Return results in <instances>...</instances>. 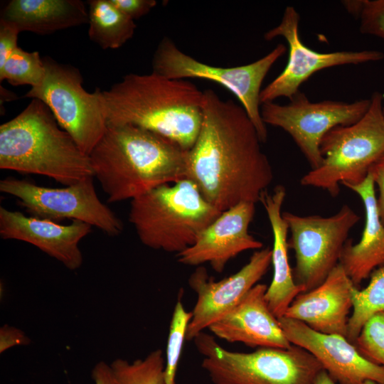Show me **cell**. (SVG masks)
Masks as SVG:
<instances>
[{"instance_id": "1", "label": "cell", "mask_w": 384, "mask_h": 384, "mask_svg": "<svg viewBox=\"0 0 384 384\" xmlns=\"http://www.w3.org/2000/svg\"><path fill=\"white\" fill-rule=\"evenodd\" d=\"M203 119L187 151V178L220 212L242 202L256 203L274 178L261 139L241 105L203 91Z\"/></svg>"}, {"instance_id": "2", "label": "cell", "mask_w": 384, "mask_h": 384, "mask_svg": "<svg viewBox=\"0 0 384 384\" xmlns=\"http://www.w3.org/2000/svg\"><path fill=\"white\" fill-rule=\"evenodd\" d=\"M89 156L93 176L110 203L187 178V151L131 124H107Z\"/></svg>"}, {"instance_id": "3", "label": "cell", "mask_w": 384, "mask_h": 384, "mask_svg": "<svg viewBox=\"0 0 384 384\" xmlns=\"http://www.w3.org/2000/svg\"><path fill=\"white\" fill-rule=\"evenodd\" d=\"M107 124H131L188 151L200 132L203 91L185 79L128 74L102 91Z\"/></svg>"}, {"instance_id": "4", "label": "cell", "mask_w": 384, "mask_h": 384, "mask_svg": "<svg viewBox=\"0 0 384 384\" xmlns=\"http://www.w3.org/2000/svg\"><path fill=\"white\" fill-rule=\"evenodd\" d=\"M0 169L46 176L64 186L93 176L89 155L36 98L1 124Z\"/></svg>"}, {"instance_id": "5", "label": "cell", "mask_w": 384, "mask_h": 384, "mask_svg": "<svg viewBox=\"0 0 384 384\" xmlns=\"http://www.w3.org/2000/svg\"><path fill=\"white\" fill-rule=\"evenodd\" d=\"M221 213L190 179L161 185L131 201L129 221L144 245L177 254Z\"/></svg>"}, {"instance_id": "6", "label": "cell", "mask_w": 384, "mask_h": 384, "mask_svg": "<svg viewBox=\"0 0 384 384\" xmlns=\"http://www.w3.org/2000/svg\"><path fill=\"white\" fill-rule=\"evenodd\" d=\"M383 99L382 93L374 92L368 111L358 122L337 126L324 136L322 164L302 177V186L319 188L336 197L340 183L356 185L366 178L384 156Z\"/></svg>"}, {"instance_id": "7", "label": "cell", "mask_w": 384, "mask_h": 384, "mask_svg": "<svg viewBox=\"0 0 384 384\" xmlns=\"http://www.w3.org/2000/svg\"><path fill=\"white\" fill-rule=\"evenodd\" d=\"M193 341L213 384H314L323 370L310 353L295 345L241 353L225 349L203 331Z\"/></svg>"}, {"instance_id": "8", "label": "cell", "mask_w": 384, "mask_h": 384, "mask_svg": "<svg viewBox=\"0 0 384 384\" xmlns=\"http://www.w3.org/2000/svg\"><path fill=\"white\" fill-rule=\"evenodd\" d=\"M286 52L287 47L279 43L251 63L225 68L204 63L185 53L171 39L164 37L154 54L152 72L170 79L199 78L223 86L240 101L262 143H265L267 129L260 113L261 87L271 68Z\"/></svg>"}, {"instance_id": "9", "label": "cell", "mask_w": 384, "mask_h": 384, "mask_svg": "<svg viewBox=\"0 0 384 384\" xmlns=\"http://www.w3.org/2000/svg\"><path fill=\"white\" fill-rule=\"evenodd\" d=\"M43 61L46 77L43 84L31 88L23 97L43 101L60 127L89 155L107 127L102 91L96 88L94 92H87L75 67L59 63L50 57H45Z\"/></svg>"}, {"instance_id": "10", "label": "cell", "mask_w": 384, "mask_h": 384, "mask_svg": "<svg viewBox=\"0 0 384 384\" xmlns=\"http://www.w3.org/2000/svg\"><path fill=\"white\" fill-rule=\"evenodd\" d=\"M282 215L291 233L288 247L295 254L294 280L304 292L310 291L339 263L349 232L361 218L346 204L329 217L290 212Z\"/></svg>"}, {"instance_id": "11", "label": "cell", "mask_w": 384, "mask_h": 384, "mask_svg": "<svg viewBox=\"0 0 384 384\" xmlns=\"http://www.w3.org/2000/svg\"><path fill=\"white\" fill-rule=\"evenodd\" d=\"M93 180L89 176L63 188H50L8 177L0 181V191L15 197L31 216L55 222L80 220L117 236L123 231V224L100 200Z\"/></svg>"}, {"instance_id": "12", "label": "cell", "mask_w": 384, "mask_h": 384, "mask_svg": "<svg viewBox=\"0 0 384 384\" xmlns=\"http://www.w3.org/2000/svg\"><path fill=\"white\" fill-rule=\"evenodd\" d=\"M370 105V98L351 103L329 100L312 102L299 90L286 105L261 104L260 113L266 125L279 127L292 137L311 169H316L323 161L320 144L324 136L337 126L358 122Z\"/></svg>"}, {"instance_id": "13", "label": "cell", "mask_w": 384, "mask_h": 384, "mask_svg": "<svg viewBox=\"0 0 384 384\" xmlns=\"http://www.w3.org/2000/svg\"><path fill=\"white\" fill-rule=\"evenodd\" d=\"M300 16L291 6L284 9L280 23L264 35L266 41L282 37L288 44V60L284 69L265 88L262 89L260 103L274 102L284 97L291 100L299 91V87L315 73L328 68L358 65L379 61L383 52L374 50H342L319 53L302 42L299 32Z\"/></svg>"}, {"instance_id": "14", "label": "cell", "mask_w": 384, "mask_h": 384, "mask_svg": "<svg viewBox=\"0 0 384 384\" xmlns=\"http://www.w3.org/2000/svg\"><path fill=\"white\" fill-rule=\"evenodd\" d=\"M271 263L272 249L267 247L254 252L239 271L220 281L214 280L204 267L198 266L188 279L197 300L191 311L186 340L193 341L235 308L266 274Z\"/></svg>"}, {"instance_id": "15", "label": "cell", "mask_w": 384, "mask_h": 384, "mask_svg": "<svg viewBox=\"0 0 384 384\" xmlns=\"http://www.w3.org/2000/svg\"><path fill=\"white\" fill-rule=\"evenodd\" d=\"M278 320L290 343L310 353L337 384H384V368L364 358L346 337L318 332L284 316Z\"/></svg>"}, {"instance_id": "16", "label": "cell", "mask_w": 384, "mask_h": 384, "mask_svg": "<svg viewBox=\"0 0 384 384\" xmlns=\"http://www.w3.org/2000/svg\"><path fill=\"white\" fill-rule=\"evenodd\" d=\"M255 213V203H240L221 212L220 215L198 235L195 242L177 254L178 261L189 266L209 263L218 273L240 253L260 250L262 242L249 233Z\"/></svg>"}, {"instance_id": "17", "label": "cell", "mask_w": 384, "mask_h": 384, "mask_svg": "<svg viewBox=\"0 0 384 384\" xmlns=\"http://www.w3.org/2000/svg\"><path fill=\"white\" fill-rule=\"evenodd\" d=\"M92 226L80 220L69 225L26 216L21 212L0 207V236L30 243L70 270L78 269L83 257L80 240L91 231Z\"/></svg>"}, {"instance_id": "18", "label": "cell", "mask_w": 384, "mask_h": 384, "mask_svg": "<svg viewBox=\"0 0 384 384\" xmlns=\"http://www.w3.org/2000/svg\"><path fill=\"white\" fill-rule=\"evenodd\" d=\"M355 287L338 263L320 285L298 294L284 316L318 332L346 337Z\"/></svg>"}, {"instance_id": "19", "label": "cell", "mask_w": 384, "mask_h": 384, "mask_svg": "<svg viewBox=\"0 0 384 384\" xmlns=\"http://www.w3.org/2000/svg\"><path fill=\"white\" fill-rule=\"evenodd\" d=\"M267 285L257 283L235 308L210 325L209 330L219 338L250 347L289 348L292 344L267 303Z\"/></svg>"}, {"instance_id": "20", "label": "cell", "mask_w": 384, "mask_h": 384, "mask_svg": "<svg viewBox=\"0 0 384 384\" xmlns=\"http://www.w3.org/2000/svg\"><path fill=\"white\" fill-rule=\"evenodd\" d=\"M285 196L284 186L278 185L271 193L267 190L264 191L260 198L273 234V277L270 285L267 287L265 299L270 309L277 319L284 315L298 294L304 292V289L296 283L289 262V227L281 211Z\"/></svg>"}, {"instance_id": "21", "label": "cell", "mask_w": 384, "mask_h": 384, "mask_svg": "<svg viewBox=\"0 0 384 384\" xmlns=\"http://www.w3.org/2000/svg\"><path fill=\"white\" fill-rule=\"evenodd\" d=\"M345 186L360 196L366 212V225L360 242L353 245L348 240L339 260L356 287L377 267L384 265V224L379 215L375 183L370 174L362 182Z\"/></svg>"}, {"instance_id": "22", "label": "cell", "mask_w": 384, "mask_h": 384, "mask_svg": "<svg viewBox=\"0 0 384 384\" xmlns=\"http://www.w3.org/2000/svg\"><path fill=\"white\" fill-rule=\"evenodd\" d=\"M1 19L20 32L46 35L88 23V10L80 0H11Z\"/></svg>"}, {"instance_id": "23", "label": "cell", "mask_w": 384, "mask_h": 384, "mask_svg": "<svg viewBox=\"0 0 384 384\" xmlns=\"http://www.w3.org/2000/svg\"><path fill=\"white\" fill-rule=\"evenodd\" d=\"M88 36L102 49H116L132 38L134 21L120 11L111 0L87 1Z\"/></svg>"}, {"instance_id": "24", "label": "cell", "mask_w": 384, "mask_h": 384, "mask_svg": "<svg viewBox=\"0 0 384 384\" xmlns=\"http://www.w3.org/2000/svg\"><path fill=\"white\" fill-rule=\"evenodd\" d=\"M368 284L352 291L353 311L349 317L347 339L353 343L365 323L374 314L384 311V265L371 273Z\"/></svg>"}, {"instance_id": "25", "label": "cell", "mask_w": 384, "mask_h": 384, "mask_svg": "<svg viewBox=\"0 0 384 384\" xmlns=\"http://www.w3.org/2000/svg\"><path fill=\"white\" fill-rule=\"evenodd\" d=\"M110 365L116 384H166V358L161 349L143 359L129 362L117 358Z\"/></svg>"}, {"instance_id": "26", "label": "cell", "mask_w": 384, "mask_h": 384, "mask_svg": "<svg viewBox=\"0 0 384 384\" xmlns=\"http://www.w3.org/2000/svg\"><path fill=\"white\" fill-rule=\"evenodd\" d=\"M46 77L43 58L38 51L28 52L17 47L0 67V80H6L12 85H28L40 87Z\"/></svg>"}, {"instance_id": "27", "label": "cell", "mask_w": 384, "mask_h": 384, "mask_svg": "<svg viewBox=\"0 0 384 384\" xmlns=\"http://www.w3.org/2000/svg\"><path fill=\"white\" fill-rule=\"evenodd\" d=\"M191 311H187L179 299L174 309L170 322L166 351V384H176L175 377L186 340L188 325L191 319Z\"/></svg>"}, {"instance_id": "28", "label": "cell", "mask_w": 384, "mask_h": 384, "mask_svg": "<svg viewBox=\"0 0 384 384\" xmlns=\"http://www.w3.org/2000/svg\"><path fill=\"white\" fill-rule=\"evenodd\" d=\"M353 343L364 358L384 368V311L365 323Z\"/></svg>"}, {"instance_id": "29", "label": "cell", "mask_w": 384, "mask_h": 384, "mask_svg": "<svg viewBox=\"0 0 384 384\" xmlns=\"http://www.w3.org/2000/svg\"><path fill=\"white\" fill-rule=\"evenodd\" d=\"M360 31L384 39V0H364Z\"/></svg>"}, {"instance_id": "30", "label": "cell", "mask_w": 384, "mask_h": 384, "mask_svg": "<svg viewBox=\"0 0 384 384\" xmlns=\"http://www.w3.org/2000/svg\"><path fill=\"white\" fill-rule=\"evenodd\" d=\"M19 33L14 26L0 19V67L18 47L17 39Z\"/></svg>"}, {"instance_id": "31", "label": "cell", "mask_w": 384, "mask_h": 384, "mask_svg": "<svg viewBox=\"0 0 384 384\" xmlns=\"http://www.w3.org/2000/svg\"><path fill=\"white\" fill-rule=\"evenodd\" d=\"M124 14L132 20L146 15L157 4L155 0H111Z\"/></svg>"}, {"instance_id": "32", "label": "cell", "mask_w": 384, "mask_h": 384, "mask_svg": "<svg viewBox=\"0 0 384 384\" xmlns=\"http://www.w3.org/2000/svg\"><path fill=\"white\" fill-rule=\"evenodd\" d=\"M0 352L15 346L26 345L29 338L19 329L4 325L0 330Z\"/></svg>"}, {"instance_id": "33", "label": "cell", "mask_w": 384, "mask_h": 384, "mask_svg": "<svg viewBox=\"0 0 384 384\" xmlns=\"http://www.w3.org/2000/svg\"><path fill=\"white\" fill-rule=\"evenodd\" d=\"M368 174L372 176L375 184L378 187V208L381 221L384 224V156L371 166Z\"/></svg>"}, {"instance_id": "34", "label": "cell", "mask_w": 384, "mask_h": 384, "mask_svg": "<svg viewBox=\"0 0 384 384\" xmlns=\"http://www.w3.org/2000/svg\"><path fill=\"white\" fill-rule=\"evenodd\" d=\"M91 375L95 384H116L110 365L105 361L94 366Z\"/></svg>"}, {"instance_id": "35", "label": "cell", "mask_w": 384, "mask_h": 384, "mask_svg": "<svg viewBox=\"0 0 384 384\" xmlns=\"http://www.w3.org/2000/svg\"><path fill=\"white\" fill-rule=\"evenodd\" d=\"M363 2L364 0L343 1H342V4L350 14L359 17L363 9Z\"/></svg>"}, {"instance_id": "36", "label": "cell", "mask_w": 384, "mask_h": 384, "mask_svg": "<svg viewBox=\"0 0 384 384\" xmlns=\"http://www.w3.org/2000/svg\"><path fill=\"white\" fill-rule=\"evenodd\" d=\"M314 384H337L324 369L318 374Z\"/></svg>"}, {"instance_id": "37", "label": "cell", "mask_w": 384, "mask_h": 384, "mask_svg": "<svg viewBox=\"0 0 384 384\" xmlns=\"http://www.w3.org/2000/svg\"><path fill=\"white\" fill-rule=\"evenodd\" d=\"M17 99V96L15 93L6 90L4 87H1V102L15 100Z\"/></svg>"}, {"instance_id": "38", "label": "cell", "mask_w": 384, "mask_h": 384, "mask_svg": "<svg viewBox=\"0 0 384 384\" xmlns=\"http://www.w3.org/2000/svg\"><path fill=\"white\" fill-rule=\"evenodd\" d=\"M364 384H377V383L373 381L368 380Z\"/></svg>"}, {"instance_id": "39", "label": "cell", "mask_w": 384, "mask_h": 384, "mask_svg": "<svg viewBox=\"0 0 384 384\" xmlns=\"http://www.w3.org/2000/svg\"><path fill=\"white\" fill-rule=\"evenodd\" d=\"M383 112H384V107H383Z\"/></svg>"}]
</instances>
